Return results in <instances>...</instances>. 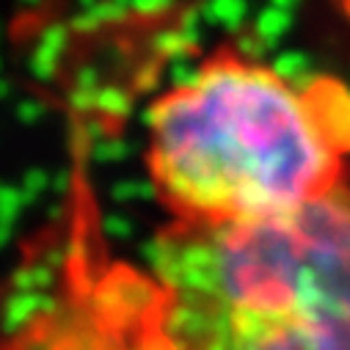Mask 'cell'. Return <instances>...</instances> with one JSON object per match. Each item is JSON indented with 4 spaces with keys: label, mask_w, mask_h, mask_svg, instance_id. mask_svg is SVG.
<instances>
[{
    "label": "cell",
    "mask_w": 350,
    "mask_h": 350,
    "mask_svg": "<svg viewBox=\"0 0 350 350\" xmlns=\"http://www.w3.org/2000/svg\"><path fill=\"white\" fill-rule=\"evenodd\" d=\"M133 350H350V191L240 224H171Z\"/></svg>",
    "instance_id": "obj_1"
},
{
    "label": "cell",
    "mask_w": 350,
    "mask_h": 350,
    "mask_svg": "<svg viewBox=\"0 0 350 350\" xmlns=\"http://www.w3.org/2000/svg\"><path fill=\"white\" fill-rule=\"evenodd\" d=\"M314 108L328 144L345 154L350 152V89L345 83L317 75L314 80Z\"/></svg>",
    "instance_id": "obj_3"
},
{
    "label": "cell",
    "mask_w": 350,
    "mask_h": 350,
    "mask_svg": "<svg viewBox=\"0 0 350 350\" xmlns=\"http://www.w3.org/2000/svg\"><path fill=\"white\" fill-rule=\"evenodd\" d=\"M314 80L218 50L152 103L146 171L174 224L271 218L336 188Z\"/></svg>",
    "instance_id": "obj_2"
}]
</instances>
